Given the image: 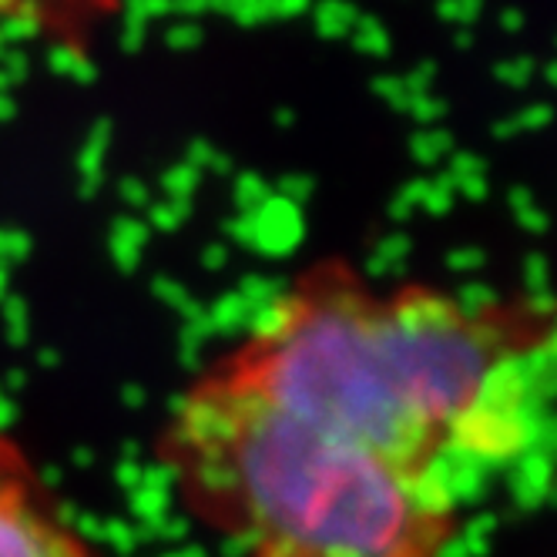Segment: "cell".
<instances>
[{"label": "cell", "mask_w": 557, "mask_h": 557, "mask_svg": "<svg viewBox=\"0 0 557 557\" xmlns=\"http://www.w3.org/2000/svg\"><path fill=\"white\" fill-rule=\"evenodd\" d=\"M544 343L534 312L430 283L380 286L343 256L302 265L212 367L272 407L417 473L521 441L513 360Z\"/></svg>", "instance_id": "obj_1"}, {"label": "cell", "mask_w": 557, "mask_h": 557, "mask_svg": "<svg viewBox=\"0 0 557 557\" xmlns=\"http://www.w3.org/2000/svg\"><path fill=\"white\" fill-rule=\"evenodd\" d=\"M154 460L238 557H444L457 534L447 476L312 426L212 363L175 396Z\"/></svg>", "instance_id": "obj_2"}, {"label": "cell", "mask_w": 557, "mask_h": 557, "mask_svg": "<svg viewBox=\"0 0 557 557\" xmlns=\"http://www.w3.org/2000/svg\"><path fill=\"white\" fill-rule=\"evenodd\" d=\"M0 557H98L8 430H0Z\"/></svg>", "instance_id": "obj_3"}, {"label": "cell", "mask_w": 557, "mask_h": 557, "mask_svg": "<svg viewBox=\"0 0 557 557\" xmlns=\"http://www.w3.org/2000/svg\"><path fill=\"white\" fill-rule=\"evenodd\" d=\"M128 0H0V24L71 61H88L108 30L122 21Z\"/></svg>", "instance_id": "obj_4"}]
</instances>
